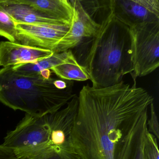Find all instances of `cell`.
Wrapping results in <instances>:
<instances>
[{
    "label": "cell",
    "instance_id": "cell-1",
    "mask_svg": "<svg viewBox=\"0 0 159 159\" xmlns=\"http://www.w3.org/2000/svg\"><path fill=\"white\" fill-rule=\"evenodd\" d=\"M124 81L109 87L84 85L72 128L81 159H117L126 138L153 102L145 89Z\"/></svg>",
    "mask_w": 159,
    "mask_h": 159
},
{
    "label": "cell",
    "instance_id": "cell-2",
    "mask_svg": "<svg viewBox=\"0 0 159 159\" xmlns=\"http://www.w3.org/2000/svg\"><path fill=\"white\" fill-rule=\"evenodd\" d=\"M84 65L96 88L109 87L122 81L125 75L133 70L129 28L109 11L100 23Z\"/></svg>",
    "mask_w": 159,
    "mask_h": 159
},
{
    "label": "cell",
    "instance_id": "cell-3",
    "mask_svg": "<svg viewBox=\"0 0 159 159\" xmlns=\"http://www.w3.org/2000/svg\"><path fill=\"white\" fill-rule=\"evenodd\" d=\"M56 79H45L38 74H23L12 66L0 69V102L14 110L34 116H45L58 111L74 97L73 82L65 90L55 86Z\"/></svg>",
    "mask_w": 159,
    "mask_h": 159
},
{
    "label": "cell",
    "instance_id": "cell-4",
    "mask_svg": "<svg viewBox=\"0 0 159 159\" xmlns=\"http://www.w3.org/2000/svg\"><path fill=\"white\" fill-rule=\"evenodd\" d=\"M50 136L46 115L26 113L15 129L7 133L2 145L13 150L17 159H25L48 147Z\"/></svg>",
    "mask_w": 159,
    "mask_h": 159
},
{
    "label": "cell",
    "instance_id": "cell-5",
    "mask_svg": "<svg viewBox=\"0 0 159 159\" xmlns=\"http://www.w3.org/2000/svg\"><path fill=\"white\" fill-rule=\"evenodd\" d=\"M133 80L147 76L159 66V21L144 23L129 28Z\"/></svg>",
    "mask_w": 159,
    "mask_h": 159
},
{
    "label": "cell",
    "instance_id": "cell-6",
    "mask_svg": "<svg viewBox=\"0 0 159 159\" xmlns=\"http://www.w3.org/2000/svg\"><path fill=\"white\" fill-rule=\"evenodd\" d=\"M79 103V96L76 94L66 107L46 115L50 129L49 146L62 159H81L74 148L71 135Z\"/></svg>",
    "mask_w": 159,
    "mask_h": 159
},
{
    "label": "cell",
    "instance_id": "cell-7",
    "mask_svg": "<svg viewBox=\"0 0 159 159\" xmlns=\"http://www.w3.org/2000/svg\"><path fill=\"white\" fill-rule=\"evenodd\" d=\"M71 25H32L16 23L17 43L57 53L58 46Z\"/></svg>",
    "mask_w": 159,
    "mask_h": 159
},
{
    "label": "cell",
    "instance_id": "cell-8",
    "mask_svg": "<svg viewBox=\"0 0 159 159\" xmlns=\"http://www.w3.org/2000/svg\"><path fill=\"white\" fill-rule=\"evenodd\" d=\"M73 15L70 29L62 39L57 53L74 48L84 39L93 38L98 31L100 23H97L84 9L80 0L70 1Z\"/></svg>",
    "mask_w": 159,
    "mask_h": 159
},
{
    "label": "cell",
    "instance_id": "cell-9",
    "mask_svg": "<svg viewBox=\"0 0 159 159\" xmlns=\"http://www.w3.org/2000/svg\"><path fill=\"white\" fill-rule=\"evenodd\" d=\"M52 51L10 41L0 42V66L3 67L39 62L52 56Z\"/></svg>",
    "mask_w": 159,
    "mask_h": 159
},
{
    "label": "cell",
    "instance_id": "cell-10",
    "mask_svg": "<svg viewBox=\"0 0 159 159\" xmlns=\"http://www.w3.org/2000/svg\"><path fill=\"white\" fill-rule=\"evenodd\" d=\"M110 2L115 17L129 28L159 21V17L147 8L144 0H110Z\"/></svg>",
    "mask_w": 159,
    "mask_h": 159
},
{
    "label": "cell",
    "instance_id": "cell-11",
    "mask_svg": "<svg viewBox=\"0 0 159 159\" xmlns=\"http://www.w3.org/2000/svg\"><path fill=\"white\" fill-rule=\"evenodd\" d=\"M148 110L139 118L136 125L124 141L117 159H145L144 145L148 131Z\"/></svg>",
    "mask_w": 159,
    "mask_h": 159
},
{
    "label": "cell",
    "instance_id": "cell-12",
    "mask_svg": "<svg viewBox=\"0 0 159 159\" xmlns=\"http://www.w3.org/2000/svg\"><path fill=\"white\" fill-rule=\"evenodd\" d=\"M50 19L71 25L73 8L68 0H20Z\"/></svg>",
    "mask_w": 159,
    "mask_h": 159
},
{
    "label": "cell",
    "instance_id": "cell-13",
    "mask_svg": "<svg viewBox=\"0 0 159 159\" xmlns=\"http://www.w3.org/2000/svg\"><path fill=\"white\" fill-rule=\"evenodd\" d=\"M0 5L16 23L32 25L64 24L48 18L20 0H0Z\"/></svg>",
    "mask_w": 159,
    "mask_h": 159
},
{
    "label": "cell",
    "instance_id": "cell-14",
    "mask_svg": "<svg viewBox=\"0 0 159 159\" xmlns=\"http://www.w3.org/2000/svg\"><path fill=\"white\" fill-rule=\"evenodd\" d=\"M71 52V50H70L63 52L54 53L50 57L39 62L16 65L12 66V68L13 70L23 74H38L43 70H51L66 62Z\"/></svg>",
    "mask_w": 159,
    "mask_h": 159
},
{
    "label": "cell",
    "instance_id": "cell-15",
    "mask_svg": "<svg viewBox=\"0 0 159 159\" xmlns=\"http://www.w3.org/2000/svg\"><path fill=\"white\" fill-rule=\"evenodd\" d=\"M51 70L63 80L84 81L90 80L85 68L78 63L72 52L66 62L52 68Z\"/></svg>",
    "mask_w": 159,
    "mask_h": 159
},
{
    "label": "cell",
    "instance_id": "cell-16",
    "mask_svg": "<svg viewBox=\"0 0 159 159\" xmlns=\"http://www.w3.org/2000/svg\"><path fill=\"white\" fill-rule=\"evenodd\" d=\"M16 23L0 5V36L9 41L16 42Z\"/></svg>",
    "mask_w": 159,
    "mask_h": 159
},
{
    "label": "cell",
    "instance_id": "cell-17",
    "mask_svg": "<svg viewBox=\"0 0 159 159\" xmlns=\"http://www.w3.org/2000/svg\"><path fill=\"white\" fill-rule=\"evenodd\" d=\"M143 152L145 159H159L157 138L148 131L146 134Z\"/></svg>",
    "mask_w": 159,
    "mask_h": 159
},
{
    "label": "cell",
    "instance_id": "cell-18",
    "mask_svg": "<svg viewBox=\"0 0 159 159\" xmlns=\"http://www.w3.org/2000/svg\"><path fill=\"white\" fill-rule=\"evenodd\" d=\"M149 107L150 109V117L149 119H148L147 121L148 131L158 139H159V123L157 116L155 111L153 102L151 104Z\"/></svg>",
    "mask_w": 159,
    "mask_h": 159
},
{
    "label": "cell",
    "instance_id": "cell-19",
    "mask_svg": "<svg viewBox=\"0 0 159 159\" xmlns=\"http://www.w3.org/2000/svg\"><path fill=\"white\" fill-rule=\"evenodd\" d=\"M25 159H62L60 155L51 147H46L45 148L38 152L34 155Z\"/></svg>",
    "mask_w": 159,
    "mask_h": 159
},
{
    "label": "cell",
    "instance_id": "cell-20",
    "mask_svg": "<svg viewBox=\"0 0 159 159\" xmlns=\"http://www.w3.org/2000/svg\"><path fill=\"white\" fill-rule=\"evenodd\" d=\"M0 159H17L13 150L0 145Z\"/></svg>",
    "mask_w": 159,
    "mask_h": 159
},
{
    "label": "cell",
    "instance_id": "cell-21",
    "mask_svg": "<svg viewBox=\"0 0 159 159\" xmlns=\"http://www.w3.org/2000/svg\"><path fill=\"white\" fill-rule=\"evenodd\" d=\"M70 81L56 79L54 82L55 86L59 90H65L67 88Z\"/></svg>",
    "mask_w": 159,
    "mask_h": 159
},
{
    "label": "cell",
    "instance_id": "cell-22",
    "mask_svg": "<svg viewBox=\"0 0 159 159\" xmlns=\"http://www.w3.org/2000/svg\"><path fill=\"white\" fill-rule=\"evenodd\" d=\"M39 73L42 77H43L44 79H48L51 78L52 72H51V70L47 69L41 71Z\"/></svg>",
    "mask_w": 159,
    "mask_h": 159
}]
</instances>
